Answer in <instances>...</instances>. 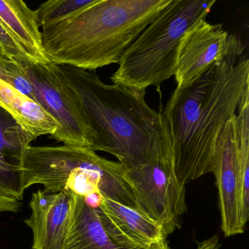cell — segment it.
Instances as JSON below:
<instances>
[{
  "label": "cell",
  "mask_w": 249,
  "mask_h": 249,
  "mask_svg": "<svg viewBox=\"0 0 249 249\" xmlns=\"http://www.w3.org/2000/svg\"><path fill=\"white\" fill-rule=\"evenodd\" d=\"M235 52L213 64L184 89H177L164 108L173 148V165L183 185L212 173L215 144L235 116L249 88V60Z\"/></svg>",
  "instance_id": "1"
},
{
  "label": "cell",
  "mask_w": 249,
  "mask_h": 249,
  "mask_svg": "<svg viewBox=\"0 0 249 249\" xmlns=\"http://www.w3.org/2000/svg\"><path fill=\"white\" fill-rule=\"evenodd\" d=\"M56 69L95 135L93 151L109 153L132 168L172 142L165 117L148 106L145 94L105 84L92 71L67 65Z\"/></svg>",
  "instance_id": "2"
},
{
  "label": "cell",
  "mask_w": 249,
  "mask_h": 249,
  "mask_svg": "<svg viewBox=\"0 0 249 249\" xmlns=\"http://www.w3.org/2000/svg\"><path fill=\"white\" fill-rule=\"evenodd\" d=\"M171 0H93L45 25L49 62L85 71L119 64L125 51Z\"/></svg>",
  "instance_id": "3"
},
{
  "label": "cell",
  "mask_w": 249,
  "mask_h": 249,
  "mask_svg": "<svg viewBox=\"0 0 249 249\" xmlns=\"http://www.w3.org/2000/svg\"><path fill=\"white\" fill-rule=\"evenodd\" d=\"M215 0H171L125 51L111 77L113 84L145 94L176 73L182 41L206 19Z\"/></svg>",
  "instance_id": "4"
},
{
  "label": "cell",
  "mask_w": 249,
  "mask_h": 249,
  "mask_svg": "<svg viewBox=\"0 0 249 249\" xmlns=\"http://www.w3.org/2000/svg\"><path fill=\"white\" fill-rule=\"evenodd\" d=\"M138 211L154 220L166 236L180 228L186 211V189L178 180L173 165L172 142L145 164L126 168Z\"/></svg>",
  "instance_id": "5"
},
{
  "label": "cell",
  "mask_w": 249,
  "mask_h": 249,
  "mask_svg": "<svg viewBox=\"0 0 249 249\" xmlns=\"http://www.w3.org/2000/svg\"><path fill=\"white\" fill-rule=\"evenodd\" d=\"M21 66L33 87L35 101L59 125L51 138L64 145L91 148L95 135L78 102L59 77L56 65L27 62Z\"/></svg>",
  "instance_id": "6"
},
{
  "label": "cell",
  "mask_w": 249,
  "mask_h": 249,
  "mask_svg": "<svg viewBox=\"0 0 249 249\" xmlns=\"http://www.w3.org/2000/svg\"><path fill=\"white\" fill-rule=\"evenodd\" d=\"M243 50L240 37L224 30L222 24L200 20L187 32L182 41L174 75L176 88L189 87L213 64Z\"/></svg>",
  "instance_id": "7"
},
{
  "label": "cell",
  "mask_w": 249,
  "mask_h": 249,
  "mask_svg": "<svg viewBox=\"0 0 249 249\" xmlns=\"http://www.w3.org/2000/svg\"><path fill=\"white\" fill-rule=\"evenodd\" d=\"M235 116L223 127L213 158L212 173L216 180L221 229L226 237L242 234L245 230L240 215Z\"/></svg>",
  "instance_id": "8"
},
{
  "label": "cell",
  "mask_w": 249,
  "mask_h": 249,
  "mask_svg": "<svg viewBox=\"0 0 249 249\" xmlns=\"http://www.w3.org/2000/svg\"><path fill=\"white\" fill-rule=\"evenodd\" d=\"M73 192L38 190L30 201L31 215L24 223L33 231L32 249H62L69 224Z\"/></svg>",
  "instance_id": "9"
},
{
  "label": "cell",
  "mask_w": 249,
  "mask_h": 249,
  "mask_svg": "<svg viewBox=\"0 0 249 249\" xmlns=\"http://www.w3.org/2000/svg\"><path fill=\"white\" fill-rule=\"evenodd\" d=\"M97 209L105 230L123 246L148 248L167 243L162 228L138 210L103 196Z\"/></svg>",
  "instance_id": "10"
},
{
  "label": "cell",
  "mask_w": 249,
  "mask_h": 249,
  "mask_svg": "<svg viewBox=\"0 0 249 249\" xmlns=\"http://www.w3.org/2000/svg\"><path fill=\"white\" fill-rule=\"evenodd\" d=\"M62 249H170L168 243L148 248L123 246L105 230L97 208L73 192L69 224Z\"/></svg>",
  "instance_id": "11"
},
{
  "label": "cell",
  "mask_w": 249,
  "mask_h": 249,
  "mask_svg": "<svg viewBox=\"0 0 249 249\" xmlns=\"http://www.w3.org/2000/svg\"><path fill=\"white\" fill-rule=\"evenodd\" d=\"M0 23L21 46L30 62L47 64L37 13L21 0H0Z\"/></svg>",
  "instance_id": "12"
},
{
  "label": "cell",
  "mask_w": 249,
  "mask_h": 249,
  "mask_svg": "<svg viewBox=\"0 0 249 249\" xmlns=\"http://www.w3.org/2000/svg\"><path fill=\"white\" fill-rule=\"evenodd\" d=\"M0 106L35 139L42 135H52L59 127L56 120L40 105L2 80H0Z\"/></svg>",
  "instance_id": "13"
},
{
  "label": "cell",
  "mask_w": 249,
  "mask_h": 249,
  "mask_svg": "<svg viewBox=\"0 0 249 249\" xmlns=\"http://www.w3.org/2000/svg\"><path fill=\"white\" fill-rule=\"evenodd\" d=\"M236 114V147L240 180V215L243 226L249 218V88L243 94Z\"/></svg>",
  "instance_id": "14"
},
{
  "label": "cell",
  "mask_w": 249,
  "mask_h": 249,
  "mask_svg": "<svg viewBox=\"0 0 249 249\" xmlns=\"http://www.w3.org/2000/svg\"><path fill=\"white\" fill-rule=\"evenodd\" d=\"M34 137L24 131L8 112L0 106V154L18 163Z\"/></svg>",
  "instance_id": "15"
},
{
  "label": "cell",
  "mask_w": 249,
  "mask_h": 249,
  "mask_svg": "<svg viewBox=\"0 0 249 249\" xmlns=\"http://www.w3.org/2000/svg\"><path fill=\"white\" fill-rule=\"evenodd\" d=\"M93 0H50L36 10L37 21L43 27L49 23L62 19L91 4Z\"/></svg>",
  "instance_id": "16"
},
{
  "label": "cell",
  "mask_w": 249,
  "mask_h": 249,
  "mask_svg": "<svg viewBox=\"0 0 249 249\" xmlns=\"http://www.w3.org/2000/svg\"><path fill=\"white\" fill-rule=\"evenodd\" d=\"M0 80L12 86L35 101L33 87L21 65L7 58H0Z\"/></svg>",
  "instance_id": "17"
},
{
  "label": "cell",
  "mask_w": 249,
  "mask_h": 249,
  "mask_svg": "<svg viewBox=\"0 0 249 249\" xmlns=\"http://www.w3.org/2000/svg\"><path fill=\"white\" fill-rule=\"evenodd\" d=\"M0 190L21 201L24 194L20 189L19 168L17 163L0 154Z\"/></svg>",
  "instance_id": "18"
},
{
  "label": "cell",
  "mask_w": 249,
  "mask_h": 249,
  "mask_svg": "<svg viewBox=\"0 0 249 249\" xmlns=\"http://www.w3.org/2000/svg\"><path fill=\"white\" fill-rule=\"evenodd\" d=\"M0 50L3 57L7 58L19 65L30 62L24 51L14 37L0 23Z\"/></svg>",
  "instance_id": "19"
},
{
  "label": "cell",
  "mask_w": 249,
  "mask_h": 249,
  "mask_svg": "<svg viewBox=\"0 0 249 249\" xmlns=\"http://www.w3.org/2000/svg\"><path fill=\"white\" fill-rule=\"evenodd\" d=\"M21 209V201L0 190V213H17Z\"/></svg>",
  "instance_id": "20"
},
{
  "label": "cell",
  "mask_w": 249,
  "mask_h": 249,
  "mask_svg": "<svg viewBox=\"0 0 249 249\" xmlns=\"http://www.w3.org/2000/svg\"><path fill=\"white\" fill-rule=\"evenodd\" d=\"M219 247L218 237L217 236H214L198 243L196 249H218Z\"/></svg>",
  "instance_id": "21"
},
{
  "label": "cell",
  "mask_w": 249,
  "mask_h": 249,
  "mask_svg": "<svg viewBox=\"0 0 249 249\" xmlns=\"http://www.w3.org/2000/svg\"><path fill=\"white\" fill-rule=\"evenodd\" d=\"M3 57L2 55V52H1V50H0V58Z\"/></svg>",
  "instance_id": "22"
}]
</instances>
